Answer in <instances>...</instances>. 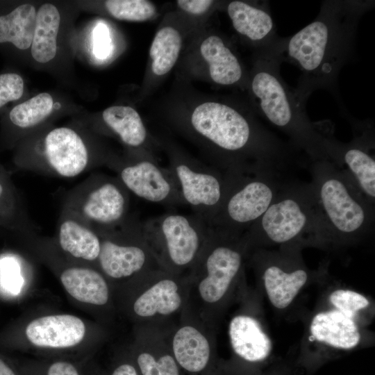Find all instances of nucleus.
Masks as SVG:
<instances>
[{"instance_id":"1","label":"nucleus","mask_w":375,"mask_h":375,"mask_svg":"<svg viewBox=\"0 0 375 375\" xmlns=\"http://www.w3.org/2000/svg\"><path fill=\"white\" fill-rule=\"evenodd\" d=\"M372 5L360 1H324L313 22L283 38L277 54L281 62L293 63L301 72L294 92L303 104L317 89L337 92L339 72L354 52L358 23Z\"/></svg>"},{"instance_id":"2","label":"nucleus","mask_w":375,"mask_h":375,"mask_svg":"<svg viewBox=\"0 0 375 375\" xmlns=\"http://www.w3.org/2000/svg\"><path fill=\"white\" fill-rule=\"evenodd\" d=\"M316 211L312 244L344 246L372 231L374 208L347 172L328 159L315 160L311 169Z\"/></svg>"},{"instance_id":"3","label":"nucleus","mask_w":375,"mask_h":375,"mask_svg":"<svg viewBox=\"0 0 375 375\" xmlns=\"http://www.w3.org/2000/svg\"><path fill=\"white\" fill-rule=\"evenodd\" d=\"M281 62L276 51L259 56L250 87L260 112L313 160L329 159L332 135L309 120L305 105L280 76Z\"/></svg>"},{"instance_id":"4","label":"nucleus","mask_w":375,"mask_h":375,"mask_svg":"<svg viewBox=\"0 0 375 375\" xmlns=\"http://www.w3.org/2000/svg\"><path fill=\"white\" fill-rule=\"evenodd\" d=\"M316 211L310 184H284L262 215L242 235L247 248L312 244Z\"/></svg>"},{"instance_id":"5","label":"nucleus","mask_w":375,"mask_h":375,"mask_svg":"<svg viewBox=\"0 0 375 375\" xmlns=\"http://www.w3.org/2000/svg\"><path fill=\"white\" fill-rule=\"evenodd\" d=\"M222 200L208 226L242 235L266 211L281 187L272 169L225 172Z\"/></svg>"},{"instance_id":"6","label":"nucleus","mask_w":375,"mask_h":375,"mask_svg":"<svg viewBox=\"0 0 375 375\" xmlns=\"http://www.w3.org/2000/svg\"><path fill=\"white\" fill-rule=\"evenodd\" d=\"M130 192L117 176L94 173L70 190L61 213L95 230L108 229L128 216Z\"/></svg>"},{"instance_id":"7","label":"nucleus","mask_w":375,"mask_h":375,"mask_svg":"<svg viewBox=\"0 0 375 375\" xmlns=\"http://www.w3.org/2000/svg\"><path fill=\"white\" fill-rule=\"evenodd\" d=\"M142 229L147 244L162 248L169 263L182 267L194 261L210 228L195 213L170 212L142 222Z\"/></svg>"},{"instance_id":"8","label":"nucleus","mask_w":375,"mask_h":375,"mask_svg":"<svg viewBox=\"0 0 375 375\" xmlns=\"http://www.w3.org/2000/svg\"><path fill=\"white\" fill-rule=\"evenodd\" d=\"M26 167L30 172L71 178L91 170L95 165L81 136L69 127L49 131Z\"/></svg>"},{"instance_id":"9","label":"nucleus","mask_w":375,"mask_h":375,"mask_svg":"<svg viewBox=\"0 0 375 375\" xmlns=\"http://www.w3.org/2000/svg\"><path fill=\"white\" fill-rule=\"evenodd\" d=\"M168 169L184 204L190 206L208 224L222 200L226 184L225 172L177 156L171 158Z\"/></svg>"},{"instance_id":"10","label":"nucleus","mask_w":375,"mask_h":375,"mask_svg":"<svg viewBox=\"0 0 375 375\" xmlns=\"http://www.w3.org/2000/svg\"><path fill=\"white\" fill-rule=\"evenodd\" d=\"M302 242L281 245L279 252L257 256L265 292L271 304L284 310L308 283L310 273L299 256Z\"/></svg>"},{"instance_id":"11","label":"nucleus","mask_w":375,"mask_h":375,"mask_svg":"<svg viewBox=\"0 0 375 375\" xmlns=\"http://www.w3.org/2000/svg\"><path fill=\"white\" fill-rule=\"evenodd\" d=\"M210 228V227H209ZM203 265L206 276L199 285L203 301L215 303L225 295L242 268L247 246L242 235L210 228Z\"/></svg>"},{"instance_id":"12","label":"nucleus","mask_w":375,"mask_h":375,"mask_svg":"<svg viewBox=\"0 0 375 375\" xmlns=\"http://www.w3.org/2000/svg\"><path fill=\"white\" fill-rule=\"evenodd\" d=\"M110 168L130 192L147 201L168 206L184 204L168 169L150 158L110 162Z\"/></svg>"},{"instance_id":"13","label":"nucleus","mask_w":375,"mask_h":375,"mask_svg":"<svg viewBox=\"0 0 375 375\" xmlns=\"http://www.w3.org/2000/svg\"><path fill=\"white\" fill-rule=\"evenodd\" d=\"M136 234L133 241L120 240L115 227L97 230L101 239V247L98 262L101 270L113 278H122L132 276L141 271L145 266L148 255L144 244L146 240L142 235L133 242L140 234Z\"/></svg>"},{"instance_id":"14","label":"nucleus","mask_w":375,"mask_h":375,"mask_svg":"<svg viewBox=\"0 0 375 375\" xmlns=\"http://www.w3.org/2000/svg\"><path fill=\"white\" fill-rule=\"evenodd\" d=\"M227 12L236 32L257 44L260 55L278 49L283 38L276 35L267 3L257 6L245 1H233L227 6Z\"/></svg>"},{"instance_id":"15","label":"nucleus","mask_w":375,"mask_h":375,"mask_svg":"<svg viewBox=\"0 0 375 375\" xmlns=\"http://www.w3.org/2000/svg\"><path fill=\"white\" fill-rule=\"evenodd\" d=\"M372 139L367 137H355L348 144L335 141L331 160L340 167L343 165L356 187L372 205L375 201V160L370 153ZM372 149V148H371Z\"/></svg>"},{"instance_id":"16","label":"nucleus","mask_w":375,"mask_h":375,"mask_svg":"<svg viewBox=\"0 0 375 375\" xmlns=\"http://www.w3.org/2000/svg\"><path fill=\"white\" fill-rule=\"evenodd\" d=\"M85 323L69 315H51L36 318L25 330L27 340L40 348L65 349L76 346L85 335Z\"/></svg>"},{"instance_id":"17","label":"nucleus","mask_w":375,"mask_h":375,"mask_svg":"<svg viewBox=\"0 0 375 375\" xmlns=\"http://www.w3.org/2000/svg\"><path fill=\"white\" fill-rule=\"evenodd\" d=\"M309 331L315 340L335 349H352L361 340L356 319L335 309L315 314Z\"/></svg>"},{"instance_id":"18","label":"nucleus","mask_w":375,"mask_h":375,"mask_svg":"<svg viewBox=\"0 0 375 375\" xmlns=\"http://www.w3.org/2000/svg\"><path fill=\"white\" fill-rule=\"evenodd\" d=\"M228 335L234 352L242 360L259 363L266 360L272 351L270 337L255 318L247 315L233 317Z\"/></svg>"},{"instance_id":"19","label":"nucleus","mask_w":375,"mask_h":375,"mask_svg":"<svg viewBox=\"0 0 375 375\" xmlns=\"http://www.w3.org/2000/svg\"><path fill=\"white\" fill-rule=\"evenodd\" d=\"M57 227V242L63 252L78 260L90 262L98 260L101 239L96 230L62 213Z\"/></svg>"},{"instance_id":"20","label":"nucleus","mask_w":375,"mask_h":375,"mask_svg":"<svg viewBox=\"0 0 375 375\" xmlns=\"http://www.w3.org/2000/svg\"><path fill=\"white\" fill-rule=\"evenodd\" d=\"M60 282L71 297L82 303L104 305L109 290L103 276L97 270L81 266L68 267L60 274Z\"/></svg>"},{"instance_id":"21","label":"nucleus","mask_w":375,"mask_h":375,"mask_svg":"<svg viewBox=\"0 0 375 375\" xmlns=\"http://www.w3.org/2000/svg\"><path fill=\"white\" fill-rule=\"evenodd\" d=\"M201 56L209 66L212 80L222 85H232L243 76V69L233 51L218 35H210L201 44Z\"/></svg>"},{"instance_id":"22","label":"nucleus","mask_w":375,"mask_h":375,"mask_svg":"<svg viewBox=\"0 0 375 375\" xmlns=\"http://www.w3.org/2000/svg\"><path fill=\"white\" fill-rule=\"evenodd\" d=\"M172 348L174 358L177 364L188 372H203L210 362L209 343L207 339L192 326H183L176 333Z\"/></svg>"},{"instance_id":"23","label":"nucleus","mask_w":375,"mask_h":375,"mask_svg":"<svg viewBox=\"0 0 375 375\" xmlns=\"http://www.w3.org/2000/svg\"><path fill=\"white\" fill-rule=\"evenodd\" d=\"M60 22L59 11L53 4L47 3L38 9L31 50L37 62L46 63L56 56Z\"/></svg>"},{"instance_id":"24","label":"nucleus","mask_w":375,"mask_h":375,"mask_svg":"<svg viewBox=\"0 0 375 375\" xmlns=\"http://www.w3.org/2000/svg\"><path fill=\"white\" fill-rule=\"evenodd\" d=\"M36 14L35 7L26 3L0 16V43L10 42L22 50L28 49L33 42Z\"/></svg>"},{"instance_id":"25","label":"nucleus","mask_w":375,"mask_h":375,"mask_svg":"<svg viewBox=\"0 0 375 375\" xmlns=\"http://www.w3.org/2000/svg\"><path fill=\"white\" fill-rule=\"evenodd\" d=\"M105 124L131 147H139L146 141L147 133L138 112L131 107L111 106L102 114Z\"/></svg>"},{"instance_id":"26","label":"nucleus","mask_w":375,"mask_h":375,"mask_svg":"<svg viewBox=\"0 0 375 375\" xmlns=\"http://www.w3.org/2000/svg\"><path fill=\"white\" fill-rule=\"evenodd\" d=\"M181 303L176 283L171 279H162L136 299L133 310L141 317H150L156 313L168 315L176 311Z\"/></svg>"},{"instance_id":"27","label":"nucleus","mask_w":375,"mask_h":375,"mask_svg":"<svg viewBox=\"0 0 375 375\" xmlns=\"http://www.w3.org/2000/svg\"><path fill=\"white\" fill-rule=\"evenodd\" d=\"M181 48V37L171 26L160 29L149 50L152 72L156 75L167 74L175 65Z\"/></svg>"},{"instance_id":"28","label":"nucleus","mask_w":375,"mask_h":375,"mask_svg":"<svg viewBox=\"0 0 375 375\" xmlns=\"http://www.w3.org/2000/svg\"><path fill=\"white\" fill-rule=\"evenodd\" d=\"M53 101L47 92L40 93L14 107L9 117L11 122L23 129L42 123L52 112Z\"/></svg>"},{"instance_id":"29","label":"nucleus","mask_w":375,"mask_h":375,"mask_svg":"<svg viewBox=\"0 0 375 375\" xmlns=\"http://www.w3.org/2000/svg\"><path fill=\"white\" fill-rule=\"evenodd\" d=\"M105 6L115 18L130 22L146 21L156 12L153 3L146 0H108Z\"/></svg>"},{"instance_id":"30","label":"nucleus","mask_w":375,"mask_h":375,"mask_svg":"<svg viewBox=\"0 0 375 375\" xmlns=\"http://www.w3.org/2000/svg\"><path fill=\"white\" fill-rule=\"evenodd\" d=\"M328 301L333 309L355 319L362 310L369 307V299L360 292L348 289H337L328 297Z\"/></svg>"},{"instance_id":"31","label":"nucleus","mask_w":375,"mask_h":375,"mask_svg":"<svg viewBox=\"0 0 375 375\" xmlns=\"http://www.w3.org/2000/svg\"><path fill=\"white\" fill-rule=\"evenodd\" d=\"M136 363L141 375H180L178 365L169 354L156 358L150 353L142 352L137 356Z\"/></svg>"},{"instance_id":"32","label":"nucleus","mask_w":375,"mask_h":375,"mask_svg":"<svg viewBox=\"0 0 375 375\" xmlns=\"http://www.w3.org/2000/svg\"><path fill=\"white\" fill-rule=\"evenodd\" d=\"M24 87V81L19 74H0V108L10 101L19 99L23 94Z\"/></svg>"},{"instance_id":"33","label":"nucleus","mask_w":375,"mask_h":375,"mask_svg":"<svg viewBox=\"0 0 375 375\" xmlns=\"http://www.w3.org/2000/svg\"><path fill=\"white\" fill-rule=\"evenodd\" d=\"M94 51L99 57L105 56L109 49V38L107 28L103 24L97 26L94 31Z\"/></svg>"},{"instance_id":"34","label":"nucleus","mask_w":375,"mask_h":375,"mask_svg":"<svg viewBox=\"0 0 375 375\" xmlns=\"http://www.w3.org/2000/svg\"><path fill=\"white\" fill-rule=\"evenodd\" d=\"M45 375H81L76 365L66 360H57L47 368Z\"/></svg>"},{"instance_id":"35","label":"nucleus","mask_w":375,"mask_h":375,"mask_svg":"<svg viewBox=\"0 0 375 375\" xmlns=\"http://www.w3.org/2000/svg\"><path fill=\"white\" fill-rule=\"evenodd\" d=\"M210 0H178V6L191 14L201 15L206 12L212 5Z\"/></svg>"},{"instance_id":"36","label":"nucleus","mask_w":375,"mask_h":375,"mask_svg":"<svg viewBox=\"0 0 375 375\" xmlns=\"http://www.w3.org/2000/svg\"><path fill=\"white\" fill-rule=\"evenodd\" d=\"M110 375H139V373L135 365L124 362L115 367Z\"/></svg>"},{"instance_id":"37","label":"nucleus","mask_w":375,"mask_h":375,"mask_svg":"<svg viewBox=\"0 0 375 375\" xmlns=\"http://www.w3.org/2000/svg\"><path fill=\"white\" fill-rule=\"evenodd\" d=\"M3 192H4V188L3 185L0 183V199L2 198Z\"/></svg>"}]
</instances>
